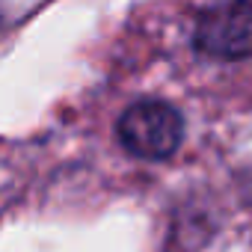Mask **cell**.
Segmentation results:
<instances>
[{"label":"cell","instance_id":"obj_1","mask_svg":"<svg viewBox=\"0 0 252 252\" xmlns=\"http://www.w3.org/2000/svg\"><path fill=\"white\" fill-rule=\"evenodd\" d=\"M116 137L143 160H166L184 140V119L166 101H137L119 116Z\"/></svg>","mask_w":252,"mask_h":252},{"label":"cell","instance_id":"obj_2","mask_svg":"<svg viewBox=\"0 0 252 252\" xmlns=\"http://www.w3.org/2000/svg\"><path fill=\"white\" fill-rule=\"evenodd\" d=\"M196 48L211 60H246L252 57V0H222L208 6L193 33Z\"/></svg>","mask_w":252,"mask_h":252}]
</instances>
